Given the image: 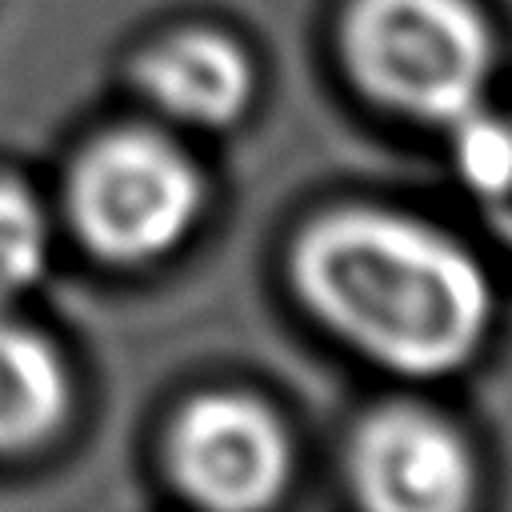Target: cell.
Segmentation results:
<instances>
[{
    "label": "cell",
    "mask_w": 512,
    "mask_h": 512,
    "mask_svg": "<svg viewBox=\"0 0 512 512\" xmlns=\"http://www.w3.org/2000/svg\"><path fill=\"white\" fill-rule=\"evenodd\" d=\"M340 56L368 100L444 128L484 108L496 72L492 24L476 0H348Z\"/></svg>",
    "instance_id": "obj_2"
},
{
    "label": "cell",
    "mask_w": 512,
    "mask_h": 512,
    "mask_svg": "<svg viewBox=\"0 0 512 512\" xmlns=\"http://www.w3.org/2000/svg\"><path fill=\"white\" fill-rule=\"evenodd\" d=\"M208 188L192 152L160 128L96 136L68 176L76 236L108 264H148L188 240Z\"/></svg>",
    "instance_id": "obj_3"
},
{
    "label": "cell",
    "mask_w": 512,
    "mask_h": 512,
    "mask_svg": "<svg viewBox=\"0 0 512 512\" xmlns=\"http://www.w3.org/2000/svg\"><path fill=\"white\" fill-rule=\"evenodd\" d=\"M136 84L168 120L188 128H224L244 116L256 72L232 36L216 28H180L140 52Z\"/></svg>",
    "instance_id": "obj_6"
},
{
    "label": "cell",
    "mask_w": 512,
    "mask_h": 512,
    "mask_svg": "<svg viewBox=\"0 0 512 512\" xmlns=\"http://www.w3.org/2000/svg\"><path fill=\"white\" fill-rule=\"evenodd\" d=\"M288 272L328 332L408 380L472 364L496 312L484 264L452 232L380 204L316 216L292 240Z\"/></svg>",
    "instance_id": "obj_1"
},
{
    "label": "cell",
    "mask_w": 512,
    "mask_h": 512,
    "mask_svg": "<svg viewBox=\"0 0 512 512\" xmlns=\"http://www.w3.org/2000/svg\"><path fill=\"white\" fill-rule=\"evenodd\" d=\"M348 484L380 512H460L476 496V456L436 408L392 400L356 424Z\"/></svg>",
    "instance_id": "obj_5"
},
{
    "label": "cell",
    "mask_w": 512,
    "mask_h": 512,
    "mask_svg": "<svg viewBox=\"0 0 512 512\" xmlns=\"http://www.w3.org/2000/svg\"><path fill=\"white\" fill-rule=\"evenodd\" d=\"M72 412V376L60 348L32 324L0 312V456L56 440Z\"/></svg>",
    "instance_id": "obj_7"
},
{
    "label": "cell",
    "mask_w": 512,
    "mask_h": 512,
    "mask_svg": "<svg viewBox=\"0 0 512 512\" xmlns=\"http://www.w3.org/2000/svg\"><path fill=\"white\" fill-rule=\"evenodd\" d=\"M176 488L220 512H256L284 496L292 444L276 412L244 392H204L180 408L164 444Z\"/></svg>",
    "instance_id": "obj_4"
},
{
    "label": "cell",
    "mask_w": 512,
    "mask_h": 512,
    "mask_svg": "<svg viewBox=\"0 0 512 512\" xmlns=\"http://www.w3.org/2000/svg\"><path fill=\"white\" fill-rule=\"evenodd\" d=\"M476 204L484 208V220L488 228L512 248V120H508V136H504V156L496 164V172L488 176L484 188L472 192Z\"/></svg>",
    "instance_id": "obj_9"
},
{
    "label": "cell",
    "mask_w": 512,
    "mask_h": 512,
    "mask_svg": "<svg viewBox=\"0 0 512 512\" xmlns=\"http://www.w3.org/2000/svg\"><path fill=\"white\" fill-rule=\"evenodd\" d=\"M52 256V224L44 204L20 180L0 176V304L28 292Z\"/></svg>",
    "instance_id": "obj_8"
}]
</instances>
